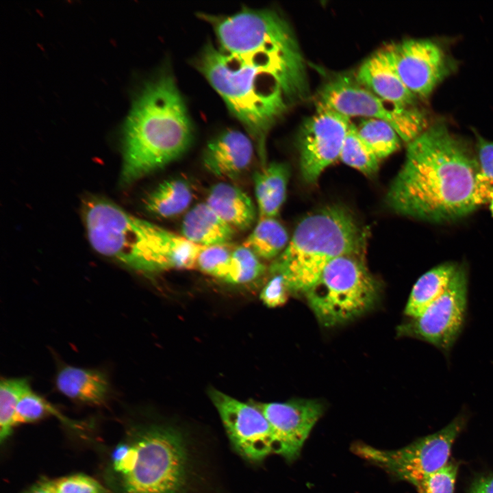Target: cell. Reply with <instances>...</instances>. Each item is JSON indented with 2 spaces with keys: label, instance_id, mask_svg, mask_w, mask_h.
<instances>
[{
  "label": "cell",
  "instance_id": "cell-12",
  "mask_svg": "<svg viewBox=\"0 0 493 493\" xmlns=\"http://www.w3.org/2000/svg\"><path fill=\"white\" fill-rule=\"evenodd\" d=\"M351 123L349 117L327 109H317L304 121L298 147L301 172L307 183H315L323 171L339 159Z\"/></svg>",
  "mask_w": 493,
  "mask_h": 493
},
{
  "label": "cell",
  "instance_id": "cell-20",
  "mask_svg": "<svg viewBox=\"0 0 493 493\" xmlns=\"http://www.w3.org/2000/svg\"><path fill=\"white\" fill-rule=\"evenodd\" d=\"M289 168L283 163L272 162L253 175L258 219L275 218L286 196Z\"/></svg>",
  "mask_w": 493,
  "mask_h": 493
},
{
  "label": "cell",
  "instance_id": "cell-1",
  "mask_svg": "<svg viewBox=\"0 0 493 493\" xmlns=\"http://www.w3.org/2000/svg\"><path fill=\"white\" fill-rule=\"evenodd\" d=\"M491 193L477 154L446 125L436 123L407 144L386 202L397 214L438 223L466 216Z\"/></svg>",
  "mask_w": 493,
  "mask_h": 493
},
{
  "label": "cell",
  "instance_id": "cell-30",
  "mask_svg": "<svg viewBox=\"0 0 493 493\" xmlns=\"http://www.w3.org/2000/svg\"><path fill=\"white\" fill-rule=\"evenodd\" d=\"M458 464L448 462L444 467L429 475L415 487L418 493H454Z\"/></svg>",
  "mask_w": 493,
  "mask_h": 493
},
{
  "label": "cell",
  "instance_id": "cell-33",
  "mask_svg": "<svg viewBox=\"0 0 493 493\" xmlns=\"http://www.w3.org/2000/svg\"><path fill=\"white\" fill-rule=\"evenodd\" d=\"M477 156L482 173L491 187V199L493 197V142L478 136Z\"/></svg>",
  "mask_w": 493,
  "mask_h": 493
},
{
  "label": "cell",
  "instance_id": "cell-15",
  "mask_svg": "<svg viewBox=\"0 0 493 493\" xmlns=\"http://www.w3.org/2000/svg\"><path fill=\"white\" fill-rule=\"evenodd\" d=\"M253 155L254 142L250 136L239 130L229 129L207 143L203 164L214 176L232 179L248 168Z\"/></svg>",
  "mask_w": 493,
  "mask_h": 493
},
{
  "label": "cell",
  "instance_id": "cell-7",
  "mask_svg": "<svg viewBox=\"0 0 493 493\" xmlns=\"http://www.w3.org/2000/svg\"><path fill=\"white\" fill-rule=\"evenodd\" d=\"M379 291L362 255H350L330 262L303 296L319 323L330 327L368 311Z\"/></svg>",
  "mask_w": 493,
  "mask_h": 493
},
{
  "label": "cell",
  "instance_id": "cell-26",
  "mask_svg": "<svg viewBox=\"0 0 493 493\" xmlns=\"http://www.w3.org/2000/svg\"><path fill=\"white\" fill-rule=\"evenodd\" d=\"M339 159L366 175L378 170L380 161L360 138L357 127L353 123L349 127Z\"/></svg>",
  "mask_w": 493,
  "mask_h": 493
},
{
  "label": "cell",
  "instance_id": "cell-31",
  "mask_svg": "<svg viewBox=\"0 0 493 493\" xmlns=\"http://www.w3.org/2000/svg\"><path fill=\"white\" fill-rule=\"evenodd\" d=\"M51 481L55 493H110L109 489L97 479L82 473Z\"/></svg>",
  "mask_w": 493,
  "mask_h": 493
},
{
  "label": "cell",
  "instance_id": "cell-5",
  "mask_svg": "<svg viewBox=\"0 0 493 493\" xmlns=\"http://www.w3.org/2000/svg\"><path fill=\"white\" fill-rule=\"evenodd\" d=\"M196 66L244 125L266 166L267 134L289 104L279 83L262 69L206 45Z\"/></svg>",
  "mask_w": 493,
  "mask_h": 493
},
{
  "label": "cell",
  "instance_id": "cell-13",
  "mask_svg": "<svg viewBox=\"0 0 493 493\" xmlns=\"http://www.w3.org/2000/svg\"><path fill=\"white\" fill-rule=\"evenodd\" d=\"M397 72L418 98L427 97L449 72L443 49L427 39H409L387 45Z\"/></svg>",
  "mask_w": 493,
  "mask_h": 493
},
{
  "label": "cell",
  "instance_id": "cell-4",
  "mask_svg": "<svg viewBox=\"0 0 493 493\" xmlns=\"http://www.w3.org/2000/svg\"><path fill=\"white\" fill-rule=\"evenodd\" d=\"M103 472L110 493H186L184 440L169 427L131 426L111 451Z\"/></svg>",
  "mask_w": 493,
  "mask_h": 493
},
{
  "label": "cell",
  "instance_id": "cell-11",
  "mask_svg": "<svg viewBox=\"0 0 493 493\" xmlns=\"http://www.w3.org/2000/svg\"><path fill=\"white\" fill-rule=\"evenodd\" d=\"M209 396L232 446L242 457L260 462L276 453L271 426L257 407L240 401L216 389L210 390Z\"/></svg>",
  "mask_w": 493,
  "mask_h": 493
},
{
  "label": "cell",
  "instance_id": "cell-24",
  "mask_svg": "<svg viewBox=\"0 0 493 493\" xmlns=\"http://www.w3.org/2000/svg\"><path fill=\"white\" fill-rule=\"evenodd\" d=\"M356 127L360 138L379 160L400 147L401 138L394 127L384 121L366 118Z\"/></svg>",
  "mask_w": 493,
  "mask_h": 493
},
{
  "label": "cell",
  "instance_id": "cell-2",
  "mask_svg": "<svg viewBox=\"0 0 493 493\" xmlns=\"http://www.w3.org/2000/svg\"><path fill=\"white\" fill-rule=\"evenodd\" d=\"M192 138V122L175 78L163 71L138 93L123 125L121 183L131 184L178 159Z\"/></svg>",
  "mask_w": 493,
  "mask_h": 493
},
{
  "label": "cell",
  "instance_id": "cell-22",
  "mask_svg": "<svg viewBox=\"0 0 493 493\" xmlns=\"http://www.w3.org/2000/svg\"><path fill=\"white\" fill-rule=\"evenodd\" d=\"M192 192L189 184L182 179L163 181L147 197L145 208L150 213L170 218L184 212L190 205Z\"/></svg>",
  "mask_w": 493,
  "mask_h": 493
},
{
  "label": "cell",
  "instance_id": "cell-8",
  "mask_svg": "<svg viewBox=\"0 0 493 493\" xmlns=\"http://www.w3.org/2000/svg\"><path fill=\"white\" fill-rule=\"evenodd\" d=\"M316 104L317 109L331 110L349 118L364 116L384 121L407 144L426 129L420 110L383 99L349 76L340 75L326 82L316 94Z\"/></svg>",
  "mask_w": 493,
  "mask_h": 493
},
{
  "label": "cell",
  "instance_id": "cell-6",
  "mask_svg": "<svg viewBox=\"0 0 493 493\" xmlns=\"http://www.w3.org/2000/svg\"><path fill=\"white\" fill-rule=\"evenodd\" d=\"M366 234L344 208L329 206L305 216L283 251L270 266L281 275L290 292L303 294L325 267L344 255H362Z\"/></svg>",
  "mask_w": 493,
  "mask_h": 493
},
{
  "label": "cell",
  "instance_id": "cell-14",
  "mask_svg": "<svg viewBox=\"0 0 493 493\" xmlns=\"http://www.w3.org/2000/svg\"><path fill=\"white\" fill-rule=\"evenodd\" d=\"M254 405L271 426L276 442L275 453L288 461H293L300 455L305 440L324 410L322 403L312 399Z\"/></svg>",
  "mask_w": 493,
  "mask_h": 493
},
{
  "label": "cell",
  "instance_id": "cell-9",
  "mask_svg": "<svg viewBox=\"0 0 493 493\" xmlns=\"http://www.w3.org/2000/svg\"><path fill=\"white\" fill-rule=\"evenodd\" d=\"M458 416L438 431L420 438L396 450L377 449L364 444L353 448L355 454L414 486L448 462L452 446L464 425Z\"/></svg>",
  "mask_w": 493,
  "mask_h": 493
},
{
  "label": "cell",
  "instance_id": "cell-25",
  "mask_svg": "<svg viewBox=\"0 0 493 493\" xmlns=\"http://www.w3.org/2000/svg\"><path fill=\"white\" fill-rule=\"evenodd\" d=\"M27 377L3 378L0 382V440L3 444L11 435L17 405L22 396L30 390Z\"/></svg>",
  "mask_w": 493,
  "mask_h": 493
},
{
  "label": "cell",
  "instance_id": "cell-32",
  "mask_svg": "<svg viewBox=\"0 0 493 493\" xmlns=\"http://www.w3.org/2000/svg\"><path fill=\"white\" fill-rule=\"evenodd\" d=\"M290 292L283 277L275 274L262 289L260 299L268 307H275L283 305Z\"/></svg>",
  "mask_w": 493,
  "mask_h": 493
},
{
  "label": "cell",
  "instance_id": "cell-35",
  "mask_svg": "<svg viewBox=\"0 0 493 493\" xmlns=\"http://www.w3.org/2000/svg\"><path fill=\"white\" fill-rule=\"evenodd\" d=\"M21 493H55L51 479L42 478Z\"/></svg>",
  "mask_w": 493,
  "mask_h": 493
},
{
  "label": "cell",
  "instance_id": "cell-27",
  "mask_svg": "<svg viewBox=\"0 0 493 493\" xmlns=\"http://www.w3.org/2000/svg\"><path fill=\"white\" fill-rule=\"evenodd\" d=\"M51 416L58 418L62 422L75 427L76 424L62 415L49 402L31 389L20 399L15 412L14 427L21 424L40 421Z\"/></svg>",
  "mask_w": 493,
  "mask_h": 493
},
{
  "label": "cell",
  "instance_id": "cell-19",
  "mask_svg": "<svg viewBox=\"0 0 493 493\" xmlns=\"http://www.w3.org/2000/svg\"><path fill=\"white\" fill-rule=\"evenodd\" d=\"M205 203L236 230L250 228L257 217L250 197L240 188L227 182L213 185L209 189Z\"/></svg>",
  "mask_w": 493,
  "mask_h": 493
},
{
  "label": "cell",
  "instance_id": "cell-28",
  "mask_svg": "<svg viewBox=\"0 0 493 493\" xmlns=\"http://www.w3.org/2000/svg\"><path fill=\"white\" fill-rule=\"evenodd\" d=\"M266 266L249 249L241 245L231 251V260L225 281L233 284L250 282L260 277Z\"/></svg>",
  "mask_w": 493,
  "mask_h": 493
},
{
  "label": "cell",
  "instance_id": "cell-29",
  "mask_svg": "<svg viewBox=\"0 0 493 493\" xmlns=\"http://www.w3.org/2000/svg\"><path fill=\"white\" fill-rule=\"evenodd\" d=\"M231 251L226 245L203 246L197 261V268L209 275L224 279L231 260Z\"/></svg>",
  "mask_w": 493,
  "mask_h": 493
},
{
  "label": "cell",
  "instance_id": "cell-23",
  "mask_svg": "<svg viewBox=\"0 0 493 493\" xmlns=\"http://www.w3.org/2000/svg\"><path fill=\"white\" fill-rule=\"evenodd\" d=\"M289 242L285 227L275 218L258 219L242 245L253 251L260 260L276 259Z\"/></svg>",
  "mask_w": 493,
  "mask_h": 493
},
{
  "label": "cell",
  "instance_id": "cell-3",
  "mask_svg": "<svg viewBox=\"0 0 493 493\" xmlns=\"http://www.w3.org/2000/svg\"><path fill=\"white\" fill-rule=\"evenodd\" d=\"M202 16L213 27L220 49L270 75L290 103L307 96L305 60L292 29L279 13L245 8L230 16Z\"/></svg>",
  "mask_w": 493,
  "mask_h": 493
},
{
  "label": "cell",
  "instance_id": "cell-10",
  "mask_svg": "<svg viewBox=\"0 0 493 493\" xmlns=\"http://www.w3.org/2000/svg\"><path fill=\"white\" fill-rule=\"evenodd\" d=\"M467 306L468 275L459 266L444 292L420 316L400 325L398 333L429 343L448 354L463 329Z\"/></svg>",
  "mask_w": 493,
  "mask_h": 493
},
{
  "label": "cell",
  "instance_id": "cell-18",
  "mask_svg": "<svg viewBox=\"0 0 493 493\" xmlns=\"http://www.w3.org/2000/svg\"><path fill=\"white\" fill-rule=\"evenodd\" d=\"M236 231L205 202L192 207L181 223V235L201 246L227 245L233 240Z\"/></svg>",
  "mask_w": 493,
  "mask_h": 493
},
{
  "label": "cell",
  "instance_id": "cell-17",
  "mask_svg": "<svg viewBox=\"0 0 493 493\" xmlns=\"http://www.w3.org/2000/svg\"><path fill=\"white\" fill-rule=\"evenodd\" d=\"M55 385L66 398L92 406L105 405L111 392L108 377L102 370L67 364L59 368Z\"/></svg>",
  "mask_w": 493,
  "mask_h": 493
},
{
  "label": "cell",
  "instance_id": "cell-34",
  "mask_svg": "<svg viewBox=\"0 0 493 493\" xmlns=\"http://www.w3.org/2000/svg\"><path fill=\"white\" fill-rule=\"evenodd\" d=\"M468 493H493V475L481 477L477 479Z\"/></svg>",
  "mask_w": 493,
  "mask_h": 493
},
{
  "label": "cell",
  "instance_id": "cell-21",
  "mask_svg": "<svg viewBox=\"0 0 493 493\" xmlns=\"http://www.w3.org/2000/svg\"><path fill=\"white\" fill-rule=\"evenodd\" d=\"M459 266L439 264L421 275L413 286L405 308L409 318H417L447 289Z\"/></svg>",
  "mask_w": 493,
  "mask_h": 493
},
{
  "label": "cell",
  "instance_id": "cell-16",
  "mask_svg": "<svg viewBox=\"0 0 493 493\" xmlns=\"http://www.w3.org/2000/svg\"><path fill=\"white\" fill-rule=\"evenodd\" d=\"M355 78L383 99L403 107H414L416 103L417 97L401 80L387 46L368 58Z\"/></svg>",
  "mask_w": 493,
  "mask_h": 493
}]
</instances>
